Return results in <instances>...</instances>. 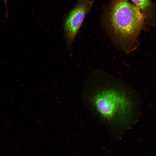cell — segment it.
I'll use <instances>...</instances> for the list:
<instances>
[{
	"instance_id": "277c9868",
	"label": "cell",
	"mask_w": 156,
	"mask_h": 156,
	"mask_svg": "<svg viewBox=\"0 0 156 156\" xmlns=\"http://www.w3.org/2000/svg\"><path fill=\"white\" fill-rule=\"evenodd\" d=\"M140 9L144 18V31L156 27V4L152 0H130Z\"/></svg>"
},
{
	"instance_id": "6da1fadb",
	"label": "cell",
	"mask_w": 156,
	"mask_h": 156,
	"mask_svg": "<svg viewBox=\"0 0 156 156\" xmlns=\"http://www.w3.org/2000/svg\"><path fill=\"white\" fill-rule=\"evenodd\" d=\"M119 82L106 71L95 70L88 76L81 92L84 106L112 132L125 126L131 108V102Z\"/></svg>"
},
{
	"instance_id": "7a4b0ae2",
	"label": "cell",
	"mask_w": 156,
	"mask_h": 156,
	"mask_svg": "<svg viewBox=\"0 0 156 156\" xmlns=\"http://www.w3.org/2000/svg\"><path fill=\"white\" fill-rule=\"evenodd\" d=\"M102 19L105 31L116 47L127 54L138 47L144 18L133 3L128 0H110Z\"/></svg>"
},
{
	"instance_id": "3957f363",
	"label": "cell",
	"mask_w": 156,
	"mask_h": 156,
	"mask_svg": "<svg viewBox=\"0 0 156 156\" xmlns=\"http://www.w3.org/2000/svg\"><path fill=\"white\" fill-rule=\"evenodd\" d=\"M93 3V0H79L65 17L63 30L66 47L69 51Z\"/></svg>"
}]
</instances>
